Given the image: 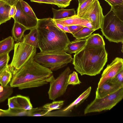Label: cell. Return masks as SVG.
Here are the masks:
<instances>
[{"label":"cell","instance_id":"4fadbf2b","mask_svg":"<svg viewBox=\"0 0 123 123\" xmlns=\"http://www.w3.org/2000/svg\"><path fill=\"white\" fill-rule=\"evenodd\" d=\"M54 20L56 22L61 24L64 26L80 25L93 30L91 24L88 20L79 17L76 14L67 18Z\"/></svg>","mask_w":123,"mask_h":123},{"label":"cell","instance_id":"ffe728a7","mask_svg":"<svg viewBox=\"0 0 123 123\" xmlns=\"http://www.w3.org/2000/svg\"><path fill=\"white\" fill-rule=\"evenodd\" d=\"M27 29L22 25L14 21L12 30V37L17 42H21L25 31Z\"/></svg>","mask_w":123,"mask_h":123},{"label":"cell","instance_id":"7c38bea8","mask_svg":"<svg viewBox=\"0 0 123 123\" xmlns=\"http://www.w3.org/2000/svg\"><path fill=\"white\" fill-rule=\"evenodd\" d=\"M7 105L11 109L29 110L32 108L29 98L20 95L9 98Z\"/></svg>","mask_w":123,"mask_h":123},{"label":"cell","instance_id":"f6af8a7d","mask_svg":"<svg viewBox=\"0 0 123 123\" xmlns=\"http://www.w3.org/2000/svg\"><path fill=\"white\" fill-rule=\"evenodd\" d=\"M5 3V2H3L2 0L0 1V7L3 4Z\"/></svg>","mask_w":123,"mask_h":123},{"label":"cell","instance_id":"e0dca14e","mask_svg":"<svg viewBox=\"0 0 123 123\" xmlns=\"http://www.w3.org/2000/svg\"><path fill=\"white\" fill-rule=\"evenodd\" d=\"M86 39H76L70 42L67 45L65 51L70 54L75 53L82 49L86 45Z\"/></svg>","mask_w":123,"mask_h":123},{"label":"cell","instance_id":"5b68a950","mask_svg":"<svg viewBox=\"0 0 123 123\" xmlns=\"http://www.w3.org/2000/svg\"><path fill=\"white\" fill-rule=\"evenodd\" d=\"M103 35L110 42L123 41V21L111 10L104 16L100 28Z\"/></svg>","mask_w":123,"mask_h":123},{"label":"cell","instance_id":"ee69618b","mask_svg":"<svg viewBox=\"0 0 123 123\" xmlns=\"http://www.w3.org/2000/svg\"><path fill=\"white\" fill-rule=\"evenodd\" d=\"M79 2V6L82 3L86 0H78Z\"/></svg>","mask_w":123,"mask_h":123},{"label":"cell","instance_id":"ba28073f","mask_svg":"<svg viewBox=\"0 0 123 123\" xmlns=\"http://www.w3.org/2000/svg\"><path fill=\"white\" fill-rule=\"evenodd\" d=\"M71 71L69 68L67 67L57 78L50 83L48 92L50 99L54 100L65 93L68 85L69 76Z\"/></svg>","mask_w":123,"mask_h":123},{"label":"cell","instance_id":"4316f807","mask_svg":"<svg viewBox=\"0 0 123 123\" xmlns=\"http://www.w3.org/2000/svg\"><path fill=\"white\" fill-rule=\"evenodd\" d=\"M94 0H86L80 5L78 6L77 15L83 18L85 13Z\"/></svg>","mask_w":123,"mask_h":123},{"label":"cell","instance_id":"8d00e7d4","mask_svg":"<svg viewBox=\"0 0 123 123\" xmlns=\"http://www.w3.org/2000/svg\"><path fill=\"white\" fill-rule=\"evenodd\" d=\"M31 1L40 3H44L56 5L54 0H30Z\"/></svg>","mask_w":123,"mask_h":123},{"label":"cell","instance_id":"2e32d148","mask_svg":"<svg viewBox=\"0 0 123 123\" xmlns=\"http://www.w3.org/2000/svg\"><path fill=\"white\" fill-rule=\"evenodd\" d=\"M91 90V87H89L81 94L76 100L68 106L62 110L64 114H66L71 111L74 107H77L83 103L89 96Z\"/></svg>","mask_w":123,"mask_h":123},{"label":"cell","instance_id":"7bdbcfd3","mask_svg":"<svg viewBox=\"0 0 123 123\" xmlns=\"http://www.w3.org/2000/svg\"><path fill=\"white\" fill-rule=\"evenodd\" d=\"M8 66V65L6 66L0 68V74L6 69Z\"/></svg>","mask_w":123,"mask_h":123},{"label":"cell","instance_id":"d590c367","mask_svg":"<svg viewBox=\"0 0 123 123\" xmlns=\"http://www.w3.org/2000/svg\"><path fill=\"white\" fill-rule=\"evenodd\" d=\"M71 34L73 35L78 32L84 26L80 25H74L68 26Z\"/></svg>","mask_w":123,"mask_h":123},{"label":"cell","instance_id":"83f0119b","mask_svg":"<svg viewBox=\"0 0 123 123\" xmlns=\"http://www.w3.org/2000/svg\"><path fill=\"white\" fill-rule=\"evenodd\" d=\"M49 112L48 110L43 107H37L32 108L28 111V116H43L46 115Z\"/></svg>","mask_w":123,"mask_h":123},{"label":"cell","instance_id":"cb8c5ba5","mask_svg":"<svg viewBox=\"0 0 123 123\" xmlns=\"http://www.w3.org/2000/svg\"><path fill=\"white\" fill-rule=\"evenodd\" d=\"M13 92V87L10 86L3 87L0 85V103L9 98Z\"/></svg>","mask_w":123,"mask_h":123},{"label":"cell","instance_id":"ab89813d","mask_svg":"<svg viewBox=\"0 0 123 123\" xmlns=\"http://www.w3.org/2000/svg\"><path fill=\"white\" fill-rule=\"evenodd\" d=\"M3 2L8 4L11 6H13L19 0H2Z\"/></svg>","mask_w":123,"mask_h":123},{"label":"cell","instance_id":"7a4b0ae2","mask_svg":"<svg viewBox=\"0 0 123 123\" xmlns=\"http://www.w3.org/2000/svg\"><path fill=\"white\" fill-rule=\"evenodd\" d=\"M36 27L40 51H65L70 41L66 33L57 27L52 18L38 19Z\"/></svg>","mask_w":123,"mask_h":123},{"label":"cell","instance_id":"30bf717a","mask_svg":"<svg viewBox=\"0 0 123 123\" xmlns=\"http://www.w3.org/2000/svg\"><path fill=\"white\" fill-rule=\"evenodd\" d=\"M123 70V59L118 57L116 58L110 64L107 65L103 71L98 83V87L106 81L114 77Z\"/></svg>","mask_w":123,"mask_h":123},{"label":"cell","instance_id":"74e56055","mask_svg":"<svg viewBox=\"0 0 123 123\" xmlns=\"http://www.w3.org/2000/svg\"><path fill=\"white\" fill-rule=\"evenodd\" d=\"M111 6L123 4V0H104Z\"/></svg>","mask_w":123,"mask_h":123},{"label":"cell","instance_id":"7402d4cb","mask_svg":"<svg viewBox=\"0 0 123 123\" xmlns=\"http://www.w3.org/2000/svg\"><path fill=\"white\" fill-rule=\"evenodd\" d=\"M28 111L9 108L6 110L0 109V116H27Z\"/></svg>","mask_w":123,"mask_h":123},{"label":"cell","instance_id":"1f68e13d","mask_svg":"<svg viewBox=\"0 0 123 123\" xmlns=\"http://www.w3.org/2000/svg\"><path fill=\"white\" fill-rule=\"evenodd\" d=\"M112 10L116 16L123 21V4L111 6Z\"/></svg>","mask_w":123,"mask_h":123},{"label":"cell","instance_id":"7dc6e473","mask_svg":"<svg viewBox=\"0 0 123 123\" xmlns=\"http://www.w3.org/2000/svg\"></svg>","mask_w":123,"mask_h":123},{"label":"cell","instance_id":"52a82bcc","mask_svg":"<svg viewBox=\"0 0 123 123\" xmlns=\"http://www.w3.org/2000/svg\"><path fill=\"white\" fill-rule=\"evenodd\" d=\"M36 48L21 41L14 44V53L9 67L10 70L18 69L36 54Z\"/></svg>","mask_w":123,"mask_h":123},{"label":"cell","instance_id":"8fae6325","mask_svg":"<svg viewBox=\"0 0 123 123\" xmlns=\"http://www.w3.org/2000/svg\"><path fill=\"white\" fill-rule=\"evenodd\" d=\"M17 9L16 13L13 18L14 21L22 25L28 29L37 27L38 19H35L26 14L22 8L19 0L15 5Z\"/></svg>","mask_w":123,"mask_h":123},{"label":"cell","instance_id":"f35d334b","mask_svg":"<svg viewBox=\"0 0 123 123\" xmlns=\"http://www.w3.org/2000/svg\"><path fill=\"white\" fill-rule=\"evenodd\" d=\"M17 9L15 5L11 6L9 13V17L13 18L16 13Z\"/></svg>","mask_w":123,"mask_h":123},{"label":"cell","instance_id":"3957f363","mask_svg":"<svg viewBox=\"0 0 123 123\" xmlns=\"http://www.w3.org/2000/svg\"><path fill=\"white\" fill-rule=\"evenodd\" d=\"M107 59L105 46L95 48L86 44L74 55L72 64L81 75L94 76L100 73Z\"/></svg>","mask_w":123,"mask_h":123},{"label":"cell","instance_id":"bcb514c9","mask_svg":"<svg viewBox=\"0 0 123 123\" xmlns=\"http://www.w3.org/2000/svg\"><path fill=\"white\" fill-rule=\"evenodd\" d=\"M6 69H5V70H6ZM5 70H4V71H3L2 72V73H1L0 74V79H1V77H2V75H3V73H4V71H5Z\"/></svg>","mask_w":123,"mask_h":123},{"label":"cell","instance_id":"d4e9b609","mask_svg":"<svg viewBox=\"0 0 123 123\" xmlns=\"http://www.w3.org/2000/svg\"><path fill=\"white\" fill-rule=\"evenodd\" d=\"M95 31L84 26L77 32L73 35L76 39H83L88 37Z\"/></svg>","mask_w":123,"mask_h":123},{"label":"cell","instance_id":"ac0fdd59","mask_svg":"<svg viewBox=\"0 0 123 123\" xmlns=\"http://www.w3.org/2000/svg\"><path fill=\"white\" fill-rule=\"evenodd\" d=\"M86 39V44L89 46L95 48L105 46V43L103 37L98 33L91 34Z\"/></svg>","mask_w":123,"mask_h":123},{"label":"cell","instance_id":"9c48e42d","mask_svg":"<svg viewBox=\"0 0 123 123\" xmlns=\"http://www.w3.org/2000/svg\"><path fill=\"white\" fill-rule=\"evenodd\" d=\"M104 16L103 9L99 1L94 0L83 18L89 21L95 31L100 28Z\"/></svg>","mask_w":123,"mask_h":123},{"label":"cell","instance_id":"603a6c76","mask_svg":"<svg viewBox=\"0 0 123 123\" xmlns=\"http://www.w3.org/2000/svg\"><path fill=\"white\" fill-rule=\"evenodd\" d=\"M11 6L5 3L0 7V25L10 20L9 13Z\"/></svg>","mask_w":123,"mask_h":123},{"label":"cell","instance_id":"277c9868","mask_svg":"<svg viewBox=\"0 0 123 123\" xmlns=\"http://www.w3.org/2000/svg\"><path fill=\"white\" fill-rule=\"evenodd\" d=\"M34 60L43 66L51 71L61 68L71 63L73 58L65 51L51 52L40 51L36 53Z\"/></svg>","mask_w":123,"mask_h":123},{"label":"cell","instance_id":"484cf974","mask_svg":"<svg viewBox=\"0 0 123 123\" xmlns=\"http://www.w3.org/2000/svg\"><path fill=\"white\" fill-rule=\"evenodd\" d=\"M12 77V73L8 66L4 71L0 80V85L4 87L10 82Z\"/></svg>","mask_w":123,"mask_h":123},{"label":"cell","instance_id":"e575fe53","mask_svg":"<svg viewBox=\"0 0 123 123\" xmlns=\"http://www.w3.org/2000/svg\"><path fill=\"white\" fill-rule=\"evenodd\" d=\"M72 0H54L56 5L59 7L65 8L68 6Z\"/></svg>","mask_w":123,"mask_h":123},{"label":"cell","instance_id":"836d02e7","mask_svg":"<svg viewBox=\"0 0 123 123\" xmlns=\"http://www.w3.org/2000/svg\"><path fill=\"white\" fill-rule=\"evenodd\" d=\"M10 59L9 53L0 55V68L7 66Z\"/></svg>","mask_w":123,"mask_h":123},{"label":"cell","instance_id":"44dd1931","mask_svg":"<svg viewBox=\"0 0 123 123\" xmlns=\"http://www.w3.org/2000/svg\"><path fill=\"white\" fill-rule=\"evenodd\" d=\"M14 40L10 36L0 41V55L8 53L14 49Z\"/></svg>","mask_w":123,"mask_h":123},{"label":"cell","instance_id":"8992f818","mask_svg":"<svg viewBox=\"0 0 123 123\" xmlns=\"http://www.w3.org/2000/svg\"><path fill=\"white\" fill-rule=\"evenodd\" d=\"M123 98V88L112 94L99 98H95L88 105L84 111V114L99 112L110 110L121 101Z\"/></svg>","mask_w":123,"mask_h":123},{"label":"cell","instance_id":"6da1fadb","mask_svg":"<svg viewBox=\"0 0 123 123\" xmlns=\"http://www.w3.org/2000/svg\"><path fill=\"white\" fill-rule=\"evenodd\" d=\"M10 70L12 77L10 86L20 90L42 86L55 79L52 71L37 63L33 58L19 69Z\"/></svg>","mask_w":123,"mask_h":123},{"label":"cell","instance_id":"9a60e30c","mask_svg":"<svg viewBox=\"0 0 123 123\" xmlns=\"http://www.w3.org/2000/svg\"><path fill=\"white\" fill-rule=\"evenodd\" d=\"M21 42L36 48H39L38 32L37 27L30 29V32L24 36Z\"/></svg>","mask_w":123,"mask_h":123},{"label":"cell","instance_id":"f546056e","mask_svg":"<svg viewBox=\"0 0 123 123\" xmlns=\"http://www.w3.org/2000/svg\"><path fill=\"white\" fill-rule=\"evenodd\" d=\"M123 70L120 71L114 77L108 81L114 85L121 88L123 87Z\"/></svg>","mask_w":123,"mask_h":123},{"label":"cell","instance_id":"b9f144b4","mask_svg":"<svg viewBox=\"0 0 123 123\" xmlns=\"http://www.w3.org/2000/svg\"><path fill=\"white\" fill-rule=\"evenodd\" d=\"M64 30L65 32L66 33L68 32L70 33L71 34V32L70 31L68 26H64Z\"/></svg>","mask_w":123,"mask_h":123},{"label":"cell","instance_id":"60d3db41","mask_svg":"<svg viewBox=\"0 0 123 123\" xmlns=\"http://www.w3.org/2000/svg\"><path fill=\"white\" fill-rule=\"evenodd\" d=\"M55 23L57 26L59 28L63 31L65 32L64 30V26L61 24H60L57 23L55 22Z\"/></svg>","mask_w":123,"mask_h":123},{"label":"cell","instance_id":"d6986e66","mask_svg":"<svg viewBox=\"0 0 123 123\" xmlns=\"http://www.w3.org/2000/svg\"><path fill=\"white\" fill-rule=\"evenodd\" d=\"M54 20L61 19L70 17L76 15L74 9H65L62 8L57 10L52 8Z\"/></svg>","mask_w":123,"mask_h":123},{"label":"cell","instance_id":"5bb4252c","mask_svg":"<svg viewBox=\"0 0 123 123\" xmlns=\"http://www.w3.org/2000/svg\"><path fill=\"white\" fill-rule=\"evenodd\" d=\"M121 88L107 80L97 87L96 92L95 98L104 97L115 92Z\"/></svg>","mask_w":123,"mask_h":123},{"label":"cell","instance_id":"d6a6232c","mask_svg":"<svg viewBox=\"0 0 123 123\" xmlns=\"http://www.w3.org/2000/svg\"><path fill=\"white\" fill-rule=\"evenodd\" d=\"M68 83V84L75 85L80 84L81 82L79 80L77 73L74 71L69 74Z\"/></svg>","mask_w":123,"mask_h":123},{"label":"cell","instance_id":"f1b7e54d","mask_svg":"<svg viewBox=\"0 0 123 123\" xmlns=\"http://www.w3.org/2000/svg\"><path fill=\"white\" fill-rule=\"evenodd\" d=\"M21 6L24 12L28 16L37 19V18L30 6L23 0H19Z\"/></svg>","mask_w":123,"mask_h":123},{"label":"cell","instance_id":"4dcf8cb0","mask_svg":"<svg viewBox=\"0 0 123 123\" xmlns=\"http://www.w3.org/2000/svg\"><path fill=\"white\" fill-rule=\"evenodd\" d=\"M63 100L54 101L51 103L46 104L43 107L47 109L49 112L55 110L60 109L64 104Z\"/></svg>","mask_w":123,"mask_h":123}]
</instances>
